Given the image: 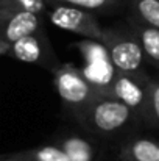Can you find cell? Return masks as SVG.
<instances>
[{"label":"cell","instance_id":"obj_1","mask_svg":"<svg viewBox=\"0 0 159 161\" xmlns=\"http://www.w3.org/2000/svg\"><path fill=\"white\" fill-rule=\"evenodd\" d=\"M52 74L53 83L61 102L77 117V120L94 100L103 96L100 88L92 83L84 75V72L72 63H62Z\"/></svg>","mask_w":159,"mask_h":161},{"label":"cell","instance_id":"obj_2","mask_svg":"<svg viewBox=\"0 0 159 161\" xmlns=\"http://www.w3.org/2000/svg\"><path fill=\"white\" fill-rule=\"evenodd\" d=\"M100 42L115 72L128 75H140L145 72L142 47L128 24L125 27H105Z\"/></svg>","mask_w":159,"mask_h":161},{"label":"cell","instance_id":"obj_3","mask_svg":"<svg viewBox=\"0 0 159 161\" xmlns=\"http://www.w3.org/2000/svg\"><path fill=\"white\" fill-rule=\"evenodd\" d=\"M134 119H137L136 114L125 103L108 96H100L86 108L78 122L91 133L111 136L122 131Z\"/></svg>","mask_w":159,"mask_h":161},{"label":"cell","instance_id":"obj_4","mask_svg":"<svg viewBox=\"0 0 159 161\" xmlns=\"http://www.w3.org/2000/svg\"><path fill=\"white\" fill-rule=\"evenodd\" d=\"M45 19L61 30L83 36L91 41H102L103 36V25L97 19L95 13H91L83 8L70 6V5H59L49 3V9Z\"/></svg>","mask_w":159,"mask_h":161},{"label":"cell","instance_id":"obj_5","mask_svg":"<svg viewBox=\"0 0 159 161\" xmlns=\"http://www.w3.org/2000/svg\"><path fill=\"white\" fill-rule=\"evenodd\" d=\"M148 74L128 75L115 72L112 78L102 88V94L112 97L133 109L137 119L144 120L147 108V80Z\"/></svg>","mask_w":159,"mask_h":161},{"label":"cell","instance_id":"obj_6","mask_svg":"<svg viewBox=\"0 0 159 161\" xmlns=\"http://www.w3.org/2000/svg\"><path fill=\"white\" fill-rule=\"evenodd\" d=\"M6 55H9L22 63L41 66L50 72H55L62 64L53 49L49 36H47L45 28H41V30L19 39L17 42H14L9 47Z\"/></svg>","mask_w":159,"mask_h":161},{"label":"cell","instance_id":"obj_7","mask_svg":"<svg viewBox=\"0 0 159 161\" xmlns=\"http://www.w3.org/2000/svg\"><path fill=\"white\" fill-rule=\"evenodd\" d=\"M44 28V17L30 11L0 9V53L6 55L19 39Z\"/></svg>","mask_w":159,"mask_h":161},{"label":"cell","instance_id":"obj_8","mask_svg":"<svg viewBox=\"0 0 159 161\" xmlns=\"http://www.w3.org/2000/svg\"><path fill=\"white\" fill-rule=\"evenodd\" d=\"M126 24L133 30V33L136 35V38L142 47L145 63H150L153 67H156L159 70V28L147 25V24L134 19L130 14L126 17Z\"/></svg>","mask_w":159,"mask_h":161},{"label":"cell","instance_id":"obj_9","mask_svg":"<svg viewBox=\"0 0 159 161\" xmlns=\"http://www.w3.org/2000/svg\"><path fill=\"white\" fill-rule=\"evenodd\" d=\"M120 161H159V139L136 136L119 149Z\"/></svg>","mask_w":159,"mask_h":161},{"label":"cell","instance_id":"obj_10","mask_svg":"<svg viewBox=\"0 0 159 161\" xmlns=\"http://www.w3.org/2000/svg\"><path fill=\"white\" fill-rule=\"evenodd\" d=\"M70 158V161H95V146L83 136L67 135L56 142Z\"/></svg>","mask_w":159,"mask_h":161},{"label":"cell","instance_id":"obj_11","mask_svg":"<svg viewBox=\"0 0 159 161\" xmlns=\"http://www.w3.org/2000/svg\"><path fill=\"white\" fill-rule=\"evenodd\" d=\"M130 16L159 28V0H126Z\"/></svg>","mask_w":159,"mask_h":161},{"label":"cell","instance_id":"obj_12","mask_svg":"<svg viewBox=\"0 0 159 161\" xmlns=\"http://www.w3.org/2000/svg\"><path fill=\"white\" fill-rule=\"evenodd\" d=\"M45 2L47 3H59V5H70V6L87 9L91 13H103V14L115 13L126 5V0H45Z\"/></svg>","mask_w":159,"mask_h":161},{"label":"cell","instance_id":"obj_13","mask_svg":"<svg viewBox=\"0 0 159 161\" xmlns=\"http://www.w3.org/2000/svg\"><path fill=\"white\" fill-rule=\"evenodd\" d=\"M17 155L25 161H70L67 153L58 144H47L33 149L17 152Z\"/></svg>","mask_w":159,"mask_h":161},{"label":"cell","instance_id":"obj_14","mask_svg":"<svg viewBox=\"0 0 159 161\" xmlns=\"http://www.w3.org/2000/svg\"><path fill=\"white\" fill-rule=\"evenodd\" d=\"M142 122L159 128V77L147 80V108Z\"/></svg>","mask_w":159,"mask_h":161},{"label":"cell","instance_id":"obj_15","mask_svg":"<svg viewBox=\"0 0 159 161\" xmlns=\"http://www.w3.org/2000/svg\"><path fill=\"white\" fill-rule=\"evenodd\" d=\"M0 9H19L39 14L45 19L49 3L45 0H0Z\"/></svg>","mask_w":159,"mask_h":161},{"label":"cell","instance_id":"obj_16","mask_svg":"<svg viewBox=\"0 0 159 161\" xmlns=\"http://www.w3.org/2000/svg\"><path fill=\"white\" fill-rule=\"evenodd\" d=\"M0 161H25V160L20 158L17 153H13V155H0Z\"/></svg>","mask_w":159,"mask_h":161}]
</instances>
